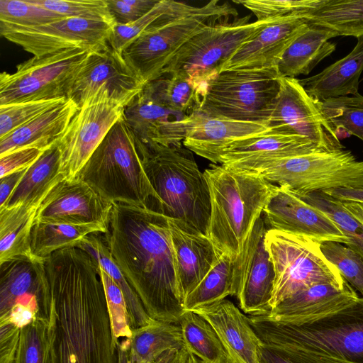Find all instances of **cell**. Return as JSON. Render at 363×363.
I'll return each instance as SVG.
<instances>
[{
    "label": "cell",
    "instance_id": "ac0fdd59",
    "mask_svg": "<svg viewBox=\"0 0 363 363\" xmlns=\"http://www.w3.org/2000/svg\"><path fill=\"white\" fill-rule=\"evenodd\" d=\"M263 216L270 229L306 236L320 243L333 241L346 246L350 243L326 214L286 186H277Z\"/></svg>",
    "mask_w": 363,
    "mask_h": 363
},
{
    "label": "cell",
    "instance_id": "680465c9",
    "mask_svg": "<svg viewBox=\"0 0 363 363\" xmlns=\"http://www.w3.org/2000/svg\"><path fill=\"white\" fill-rule=\"evenodd\" d=\"M227 363H235V362L230 357L228 361L227 362Z\"/></svg>",
    "mask_w": 363,
    "mask_h": 363
},
{
    "label": "cell",
    "instance_id": "816d5d0a",
    "mask_svg": "<svg viewBox=\"0 0 363 363\" xmlns=\"http://www.w3.org/2000/svg\"><path fill=\"white\" fill-rule=\"evenodd\" d=\"M259 363H340L329 359L286 350H276L264 345L259 350Z\"/></svg>",
    "mask_w": 363,
    "mask_h": 363
},
{
    "label": "cell",
    "instance_id": "bcb514c9",
    "mask_svg": "<svg viewBox=\"0 0 363 363\" xmlns=\"http://www.w3.org/2000/svg\"><path fill=\"white\" fill-rule=\"evenodd\" d=\"M65 17L99 20L115 24L106 0H28Z\"/></svg>",
    "mask_w": 363,
    "mask_h": 363
},
{
    "label": "cell",
    "instance_id": "6f0895ef",
    "mask_svg": "<svg viewBox=\"0 0 363 363\" xmlns=\"http://www.w3.org/2000/svg\"><path fill=\"white\" fill-rule=\"evenodd\" d=\"M186 363H206L193 354L189 353Z\"/></svg>",
    "mask_w": 363,
    "mask_h": 363
},
{
    "label": "cell",
    "instance_id": "7bdbcfd3",
    "mask_svg": "<svg viewBox=\"0 0 363 363\" xmlns=\"http://www.w3.org/2000/svg\"><path fill=\"white\" fill-rule=\"evenodd\" d=\"M64 18L65 16L35 5L28 0H0V23L37 26Z\"/></svg>",
    "mask_w": 363,
    "mask_h": 363
},
{
    "label": "cell",
    "instance_id": "603a6c76",
    "mask_svg": "<svg viewBox=\"0 0 363 363\" xmlns=\"http://www.w3.org/2000/svg\"><path fill=\"white\" fill-rule=\"evenodd\" d=\"M213 327L229 357L235 363H259L263 345L249 318L224 299L195 311Z\"/></svg>",
    "mask_w": 363,
    "mask_h": 363
},
{
    "label": "cell",
    "instance_id": "d590c367",
    "mask_svg": "<svg viewBox=\"0 0 363 363\" xmlns=\"http://www.w3.org/2000/svg\"><path fill=\"white\" fill-rule=\"evenodd\" d=\"M302 18L339 36H363V0H320Z\"/></svg>",
    "mask_w": 363,
    "mask_h": 363
},
{
    "label": "cell",
    "instance_id": "8992f818",
    "mask_svg": "<svg viewBox=\"0 0 363 363\" xmlns=\"http://www.w3.org/2000/svg\"><path fill=\"white\" fill-rule=\"evenodd\" d=\"M77 177L112 203L148 207L157 212L160 199L146 176L135 134L123 116L110 129Z\"/></svg>",
    "mask_w": 363,
    "mask_h": 363
},
{
    "label": "cell",
    "instance_id": "74e56055",
    "mask_svg": "<svg viewBox=\"0 0 363 363\" xmlns=\"http://www.w3.org/2000/svg\"><path fill=\"white\" fill-rule=\"evenodd\" d=\"M183 348L179 324L155 320L133 330L128 357L138 362H150L168 350Z\"/></svg>",
    "mask_w": 363,
    "mask_h": 363
},
{
    "label": "cell",
    "instance_id": "f6af8a7d",
    "mask_svg": "<svg viewBox=\"0 0 363 363\" xmlns=\"http://www.w3.org/2000/svg\"><path fill=\"white\" fill-rule=\"evenodd\" d=\"M66 100L65 99H43L0 106V138Z\"/></svg>",
    "mask_w": 363,
    "mask_h": 363
},
{
    "label": "cell",
    "instance_id": "484cf974",
    "mask_svg": "<svg viewBox=\"0 0 363 363\" xmlns=\"http://www.w3.org/2000/svg\"><path fill=\"white\" fill-rule=\"evenodd\" d=\"M181 291L184 298L201 281L220 255L204 234L168 219Z\"/></svg>",
    "mask_w": 363,
    "mask_h": 363
},
{
    "label": "cell",
    "instance_id": "1f68e13d",
    "mask_svg": "<svg viewBox=\"0 0 363 363\" xmlns=\"http://www.w3.org/2000/svg\"><path fill=\"white\" fill-rule=\"evenodd\" d=\"M43 200L0 209V264L19 257L45 262L36 258L30 248L31 228Z\"/></svg>",
    "mask_w": 363,
    "mask_h": 363
},
{
    "label": "cell",
    "instance_id": "7a4b0ae2",
    "mask_svg": "<svg viewBox=\"0 0 363 363\" xmlns=\"http://www.w3.org/2000/svg\"><path fill=\"white\" fill-rule=\"evenodd\" d=\"M168 219L148 207L113 203L104 239L149 315L179 324L185 310Z\"/></svg>",
    "mask_w": 363,
    "mask_h": 363
},
{
    "label": "cell",
    "instance_id": "6da1fadb",
    "mask_svg": "<svg viewBox=\"0 0 363 363\" xmlns=\"http://www.w3.org/2000/svg\"><path fill=\"white\" fill-rule=\"evenodd\" d=\"M47 284L36 315L45 363H118L100 265L72 247L45 260Z\"/></svg>",
    "mask_w": 363,
    "mask_h": 363
},
{
    "label": "cell",
    "instance_id": "3957f363",
    "mask_svg": "<svg viewBox=\"0 0 363 363\" xmlns=\"http://www.w3.org/2000/svg\"><path fill=\"white\" fill-rule=\"evenodd\" d=\"M135 140L144 171L160 199L157 212L207 235L209 189L193 152L182 145L166 146L136 137Z\"/></svg>",
    "mask_w": 363,
    "mask_h": 363
},
{
    "label": "cell",
    "instance_id": "cb8c5ba5",
    "mask_svg": "<svg viewBox=\"0 0 363 363\" xmlns=\"http://www.w3.org/2000/svg\"><path fill=\"white\" fill-rule=\"evenodd\" d=\"M273 131L267 124L211 118L194 113L183 145L215 164L231 143Z\"/></svg>",
    "mask_w": 363,
    "mask_h": 363
},
{
    "label": "cell",
    "instance_id": "7dc6e473",
    "mask_svg": "<svg viewBox=\"0 0 363 363\" xmlns=\"http://www.w3.org/2000/svg\"><path fill=\"white\" fill-rule=\"evenodd\" d=\"M320 0H234L252 12L258 21L301 17L313 9Z\"/></svg>",
    "mask_w": 363,
    "mask_h": 363
},
{
    "label": "cell",
    "instance_id": "2e32d148",
    "mask_svg": "<svg viewBox=\"0 0 363 363\" xmlns=\"http://www.w3.org/2000/svg\"><path fill=\"white\" fill-rule=\"evenodd\" d=\"M269 229L262 213L235 258L236 297L240 308L250 315H267L272 309L275 272L264 244Z\"/></svg>",
    "mask_w": 363,
    "mask_h": 363
},
{
    "label": "cell",
    "instance_id": "681fc988",
    "mask_svg": "<svg viewBox=\"0 0 363 363\" xmlns=\"http://www.w3.org/2000/svg\"><path fill=\"white\" fill-rule=\"evenodd\" d=\"M10 363H45L42 326L39 318L20 328L13 358Z\"/></svg>",
    "mask_w": 363,
    "mask_h": 363
},
{
    "label": "cell",
    "instance_id": "4dcf8cb0",
    "mask_svg": "<svg viewBox=\"0 0 363 363\" xmlns=\"http://www.w3.org/2000/svg\"><path fill=\"white\" fill-rule=\"evenodd\" d=\"M62 179L65 177L60 174V151L56 143L45 150L27 169L3 208L28 205L42 201Z\"/></svg>",
    "mask_w": 363,
    "mask_h": 363
},
{
    "label": "cell",
    "instance_id": "52a82bcc",
    "mask_svg": "<svg viewBox=\"0 0 363 363\" xmlns=\"http://www.w3.org/2000/svg\"><path fill=\"white\" fill-rule=\"evenodd\" d=\"M280 78L277 67L221 71L206 84L197 113L267 125L279 91Z\"/></svg>",
    "mask_w": 363,
    "mask_h": 363
},
{
    "label": "cell",
    "instance_id": "5b68a950",
    "mask_svg": "<svg viewBox=\"0 0 363 363\" xmlns=\"http://www.w3.org/2000/svg\"><path fill=\"white\" fill-rule=\"evenodd\" d=\"M248 318L267 347L308 353L340 363H363V297L298 323Z\"/></svg>",
    "mask_w": 363,
    "mask_h": 363
},
{
    "label": "cell",
    "instance_id": "836d02e7",
    "mask_svg": "<svg viewBox=\"0 0 363 363\" xmlns=\"http://www.w3.org/2000/svg\"><path fill=\"white\" fill-rule=\"evenodd\" d=\"M143 91L166 108L189 114L197 112L201 105V88L179 72L162 74L147 83Z\"/></svg>",
    "mask_w": 363,
    "mask_h": 363
},
{
    "label": "cell",
    "instance_id": "8d00e7d4",
    "mask_svg": "<svg viewBox=\"0 0 363 363\" xmlns=\"http://www.w3.org/2000/svg\"><path fill=\"white\" fill-rule=\"evenodd\" d=\"M107 227L99 225H68L34 222L30 232V248L42 261L57 250L77 247L93 233H105Z\"/></svg>",
    "mask_w": 363,
    "mask_h": 363
},
{
    "label": "cell",
    "instance_id": "ee69618b",
    "mask_svg": "<svg viewBox=\"0 0 363 363\" xmlns=\"http://www.w3.org/2000/svg\"><path fill=\"white\" fill-rule=\"evenodd\" d=\"M326 259L339 270L344 279L363 297V259L353 250L342 243L328 241L320 244Z\"/></svg>",
    "mask_w": 363,
    "mask_h": 363
},
{
    "label": "cell",
    "instance_id": "d6986e66",
    "mask_svg": "<svg viewBox=\"0 0 363 363\" xmlns=\"http://www.w3.org/2000/svg\"><path fill=\"white\" fill-rule=\"evenodd\" d=\"M100 87L116 97L133 100L143 91L144 85L122 54L108 45L89 52L77 74L69 99L79 106Z\"/></svg>",
    "mask_w": 363,
    "mask_h": 363
},
{
    "label": "cell",
    "instance_id": "9c48e42d",
    "mask_svg": "<svg viewBox=\"0 0 363 363\" xmlns=\"http://www.w3.org/2000/svg\"><path fill=\"white\" fill-rule=\"evenodd\" d=\"M264 244L275 272L272 308L313 285L326 283L344 286L347 282L322 252L321 243L314 240L269 228Z\"/></svg>",
    "mask_w": 363,
    "mask_h": 363
},
{
    "label": "cell",
    "instance_id": "e575fe53",
    "mask_svg": "<svg viewBox=\"0 0 363 363\" xmlns=\"http://www.w3.org/2000/svg\"><path fill=\"white\" fill-rule=\"evenodd\" d=\"M236 257L220 255L201 281L184 298L185 311L210 306L228 296H236L238 287L234 271Z\"/></svg>",
    "mask_w": 363,
    "mask_h": 363
},
{
    "label": "cell",
    "instance_id": "d4e9b609",
    "mask_svg": "<svg viewBox=\"0 0 363 363\" xmlns=\"http://www.w3.org/2000/svg\"><path fill=\"white\" fill-rule=\"evenodd\" d=\"M359 298L347 281L344 286L318 284L303 289L281 301L260 316L283 323H298L340 309Z\"/></svg>",
    "mask_w": 363,
    "mask_h": 363
},
{
    "label": "cell",
    "instance_id": "d6a6232c",
    "mask_svg": "<svg viewBox=\"0 0 363 363\" xmlns=\"http://www.w3.org/2000/svg\"><path fill=\"white\" fill-rule=\"evenodd\" d=\"M100 233L85 237L77 247L85 250L98 262L102 269L121 289L128 308L132 330L147 326L154 322L146 311L141 300L113 259Z\"/></svg>",
    "mask_w": 363,
    "mask_h": 363
},
{
    "label": "cell",
    "instance_id": "c3c4849f",
    "mask_svg": "<svg viewBox=\"0 0 363 363\" xmlns=\"http://www.w3.org/2000/svg\"><path fill=\"white\" fill-rule=\"evenodd\" d=\"M100 268L113 336L117 342L129 340L133 330L123 294L112 278Z\"/></svg>",
    "mask_w": 363,
    "mask_h": 363
},
{
    "label": "cell",
    "instance_id": "277c9868",
    "mask_svg": "<svg viewBox=\"0 0 363 363\" xmlns=\"http://www.w3.org/2000/svg\"><path fill=\"white\" fill-rule=\"evenodd\" d=\"M211 201L207 236L220 255H239L277 185L225 164L203 172Z\"/></svg>",
    "mask_w": 363,
    "mask_h": 363
},
{
    "label": "cell",
    "instance_id": "60d3db41",
    "mask_svg": "<svg viewBox=\"0 0 363 363\" xmlns=\"http://www.w3.org/2000/svg\"><path fill=\"white\" fill-rule=\"evenodd\" d=\"M320 108L339 138L354 135L363 141V96H340L318 101Z\"/></svg>",
    "mask_w": 363,
    "mask_h": 363
},
{
    "label": "cell",
    "instance_id": "83f0119b",
    "mask_svg": "<svg viewBox=\"0 0 363 363\" xmlns=\"http://www.w3.org/2000/svg\"><path fill=\"white\" fill-rule=\"evenodd\" d=\"M44 263L19 257L0 264L1 318L18 303L38 309L47 284Z\"/></svg>",
    "mask_w": 363,
    "mask_h": 363
},
{
    "label": "cell",
    "instance_id": "5bb4252c",
    "mask_svg": "<svg viewBox=\"0 0 363 363\" xmlns=\"http://www.w3.org/2000/svg\"><path fill=\"white\" fill-rule=\"evenodd\" d=\"M114 26L103 21L65 17L37 26L0 23V34L34 57H41L72 48H105Z\"/></svg>",
    "mask_w": 363,
    "mask_h": 363
},
{
    "label": "cell",
    "instance_id": "ba28073f",
    "mask_svg": "<svg viewBox=\"0 0 363 363\" xmlns=\"http://www.w3.org/2000/svg\"><path fill=\"white\" fill-rule=\"evenodd\" d=\"M237 16L228 2L210 1L186 16L150 26L125 48L123 57L145 86L161 75L170 59L197 33Z\"/></svg>",
    "mask_w": 363,
    "mask_h": 363
},
{
    "label": "cell",
    "instance_id": "7c38bea8",
    "mask_svg": "<svg viewBox=\"0 0 363 363\" xmlns=\"http://www.w3.org/2000/svg\"><path fill=\"white\" fill-rule=\"evenodd\" d=\"M91 50L72 48L33 57L13 73L0 74V106L69 98L75 79Z\"/></svg>",
    "mask_w": 363,
    "mask_h": 363
},
{
    "label": "cell",
    "instance_id": "db71d44e",
    "mask_svg": "<svg viewBox=\"0 0 363 363\" xmlns=\"http://www.w3.org/2000/svg\"><path fill=\"white\" fill-rule=\"evenodd\" d=\"M27 169L11 173L0 178V208L5 206Z\"/></svg>",
    "mask_w": 363,
    "mask_h": 363
},
{
    "label": "cell",
    "instance_id": "9f6ffc18",
    "mask_svg": "<svg viewBox=\"0 0 363 363\" xmlns=\"http://www.w3.org/2000/svg\"><path fill=\"white\" fill-rule=\"evenodd\" d=\"M345 207L363 225V203L342 201Z\"/></svg>",
    "mask_w": 363,
    "mask_h": 363
},
{
    "label": "cell",
    "instance_id": "e0dca14e",
    "mask_svg": "<svg viewBox=\"0 0 363 363\" xmlns=\"http://www.w3.org/2000/svg\"><path fill=\"white\" fill-rule=\"evenodd\" d=\"M113 203L79 177L57 182L39 206L35 222L106 226Z\"/></svg>",
    "mask_w": 363,
    "mask_h": 363
},
{
    "label": "cell",
    "instance_id": "f5cc1de1",
    "mask_svg": "<svg viewBox=\"0 0 363 363\" xmlns=\"http://www.w3.org/2000/svg\"><path fill=\"white\" fill-rule=\"evenodd\" d=\"M35 147L17 150L0 157V178L28 168L43 153Z\"/></svg>",
    "mask_w": 363,
    "mask_h": 363
},
{
    "label": "cell",
    "instance_id": "ffe728a7",
    "mask_svg": "<svg viewBox=\"0 0 363 363\" xmlns=\"http://www.w3.org/2000/svg\"><path fill=\"white\" fill-rule=\"evenodd\" d=\"M308 25L301 17L275 18L241 45L220 72L277 67L286 50Z\"/></svg>",
    "mask_w": 363,
    "mask_h": 363
},
{
    "label": "cell",
    "instance_id": "b9f144b4",
    "mask_svg": "<svg viewBox=\"0 0 363 363\" xmlns=\"http://www.w3.org/2000/svg\"><path fill=\"white\" fill-rule=\"evenodd\" d=\"M296 194L326 214L340 232L349 238L350 243L347 247L363 259V225L347 210L342 201L323 191Z\"/></svg>",
    "mask_w": 363,
    "mask_h": 363
},
{
    "label": "cell",
    "instance_id": "f546056e",
    "mask_svg": "<svg viewBox=\"0 0 363 363\" xmlns=\"http://www.w3.org/2000/svg\"><path fill=\"white\" fill-rule=\"evenodd\" d=\"M339 36L326 28L308 23L283 54L277 69L281 77L295 78L308 74L323 59L336 48L330 39Z\"/></svg>",
    "mask_w": 363,
    "mask_h": 363
},
{
    "label": "cell",
    "instance_id": "4316f807",
    "mask_svg": "<svg viewBox=\"0 0 363 363\" xmlns=\"http://www.w3.org/2000/svg\"><path fill=\"white\" fill-rule=\"evenodd\" d=\"M79 106L67 99L0 138V157L13 151L35 147L46 150L59 142Z\"/></svg>",
    "mask_w": 363,
    "mask_h": 363
},
{
    "label": "cell",
    "instance_id": "8fae6325",
    "mask_svg": "<svg viewBox=\"0 0 363 363\" xmlns=\"http://www.w3.org/2000/svg\"><path fill=\"white\" fill-rule=\"evenodd\" d=\"M250 16H246L229 23L226 20L204 28L176 52L162 74H184L192 79L203 93L206 84L220 71L240 47L275 18L254 22H250Z\"/></svg>",
    "mask_w": 363,
    "mask_h": 363
},
{
    "label": "cell",
    "instance_id": "f1b7e54d",
    "mask_svg": "<svg viewBox=\"0 0 363 363\" xmlns=\"http://www.w3.org/2000/svg\"><path fill=\"white\" fill-rule=\"evenodd\" d=\"M363 71V36L357 38L353 50L320 73L298 79L306 92L318 101L359 94V80Z\"/></svg>",
    "mask_w": 363,
    "mask_h": 363
},
{
    "label": "cell",
    "instance_id": "44dd1931",
    "mask_svg": "<svg viewBox=\"0 0 363 363\" xmlns=\"http://www.w3.org/2000/svg\"><path fill=\"white\" fill-rule=\"evenodd\" d=\"M194 113L169 109L158 104L143 91L125 106L123 118L142 141L163 145L183 144Z\"/></svg>",
    "mask_w": 363,
    "mask_h": 363
},
{
    "label": "cell",
    "instance_id": "11a10c76",
    "mask_svg": "<svg viewBox=\"0 0 363 363\" xmlns=\"http://www.w3.org/2000/svg\"><path fill=\"white\" fill-rule=\"evenodd\" d=\"M323 192L340 201L363 203V186L337 188L324 191Z\"/></svg>",
    "mask_w": 363,
    "mask_h": 363
},
{
    "label": "cell",
    "instance_id": "f35d334b",
    "mask_svg": "<svg viewBox=\"0 0 363 363\" xmlns=\"http://www.w3.org/2000/svg\"><path fill=\"white\" fill-rule=\"evenodd\" d=\"M184 348L206 363H227L230 357L211 325L194 311H185L181 316Z\"/></svg>",
    "mask_w": 363,
    "mask_h": 363
},
{
    "label": "cell",
    "instance_id": "7402d4cb",
    "mask_svg": "<svg viewBox=\"0 0 363 363\" xmlns=\"http://www.w3.org/2000/svg\"><path fill=\"white\" fill-rule=\"evenodd\" d=\"M315 152L328 151L305 137L271 131L231 143L221 153L219 164L247 169L267 162Z\"/></svg>",
    "mask_w": 363,
    "mask_h": 363
},
{
    "label": "cell",
    "instance_id": "30bf717a",
    "mask_svg": "<svg viewBox=\"0 0 363 363\" xmlns=\"http://www.w3.org/2000/svg\"><path fill=\"white\" fill-rule=\"evenodd\" d=\"M296 194L363 186V161L345 149L267 162L247 169Z\"/></svg>",
    "mask_w": 363,
    "mask_h": 363
},
{
    "label": "cell",
    "instance_id": "9a60e30c",
    "mask_svg": "<svg viewBox=\"0 0 363 363\" xmlns=\"http://www.w3.org/2000/svg\"><path fill=\"white\" fill-rule=\"evenodd\" d=\"M275 133L305 137L325 151L345 149L322 112L299 80L280 78L279 91L267 122Z\"/></svg>",
    "mask_w": 363,
    "mask_h": 363
},
{
    "label": "cell",
    "instance_id": "ab89813d",
    "mask_svg": "<svg viewBox=\"0 0 363 363\" xmlns=\"http://www.w3.org/2000/svg\"><path fill=\"white\" fill-rule=\"evenodd\" d=\"M197 7L173 0H160L151 11L138 20L125 25L115 24L108 45L122 54L129 44L150 26L166 19L186 16Z\"/></svg>",
    "mask_w": 363,
    "mask_h": 363
},
{
    "label": "cell",
    "instance_id": "4fadbf2b",
    "mask_svg": "<svg viewBox=\"0 0 363 363\" xmlns=\"http://www.w3.org/2000/svg\"><path fill=\"white\" fill-rule=\"evenodd\" d=\"M132 101L116 97L100 87L79 104L57 143L60 151V174L65 179L77 177Z\"/></svg>",
    "mask_w": 363,
    "mask_h": 363
},
{
    "label": "cell",
    "instance_id": "f907efd6",
    "mask_svg": "<svg viewBox=\"0 0 363 363\" xmlns=\"http://www.w3.org/2000/svg\"><path fill=\"white\" fill-rule=\"evenodd\" d=\"M160 0H106L115 24L133 23L151 11Z\"/></svg>",
    "mask_w": 363,
    "mask_h": 363
}]
</instances>
